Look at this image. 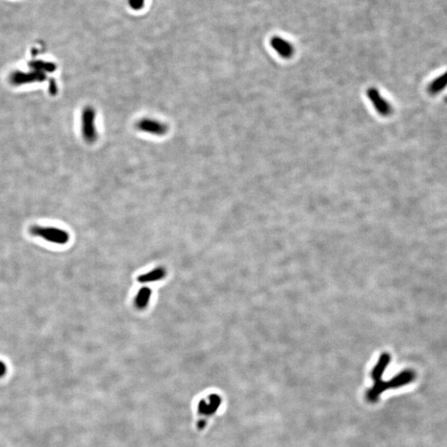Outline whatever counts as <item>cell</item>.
Wrapping results in <instances>:
<instances>
[{
	"label": "cell",
	"instance_id": "8fae6325",
	"mask_svg": "<svg viewBox=\"0 0 447 447\" xmlns=\"http://www.w3.org/2000/svg\"><path fill=\"white\" fill-rule=\"evenodd\" d=\"M129 5L134 11H139L144 7L146 0H127Z\"/></svg>",
	"mask_w": 447,
	"mask_h": 447
},
{
	"label": "cell",
	"instance_id": "8992f818",
	"mask_svg": "<svg viewBox=\"0 0 447 447\" xmlns=\"http://www.w3.org/2000/svg\"><path fill=\"white\" fill-rule=\"evenodd\" d=\"M270 44L275 52L283 58H290L293 55V46L285 39L279 37H272Z\"/></svg>",
	"mask_w": 447,
	"mask_h": 447
},
{
	"label": "cell",
	"instance_id": "7a4b0ae2",
	"mask_svg": "<svg viewBox=\"0 0 447 447\" xmlns=\"http://www.w3.org/2000/svg\"><path fill=\"white\" fill-rule=\"evenodd\" d=\"M96 112L91 106H87L81 115V133L84 140L88 143H95L98 134L96 130Z\"/></svg>",
	"mask_w": 447,
	"mask_h": 447
},
{
	"label": "cell",
	"instance_id": "52a82bcc",
	"mask_svg": "<svg viewBox=\"0 0 447 447\" xmlns=\"http://www.w3.org/2000/svg\"><path fill=\"white\" fill-rule=\"evenodd\" d=\"M44 75L41 72H17L12 74L10 80L13 84H22L44 80Z\"/></svg>",
	"mask_w": 447,
	"mask_h": 447
},
{
	"label": "cell",
	"instance_id": "30bf717a",
	"mask_svg": "<svg viewBox=\"0 0 447 447\" xmlns=\"http://www.w3.org/2000/svg\"><path fill=\"white\" fill-rule=\"evenodd\" d=\"M447 87V72L445 73L436 78V80L432 81L430 87L428 88V91L432 95L438 94L442 91L443 89H445Z\"/></svg>",
	"mask_w": 447,
	"mask_h": 447
},
{
	"label": "cell",
	"instance_id": "9c48e42d",
	"mask_svg": "<svg viewBox=\"0 0 447 447\" xmlns=\"http://www.w3.org/2000/svg\"><path fill=\"white\" fill-rule=\"evenodd\" d=\"M152 291L149 287H143L138 291L135 297V306L139 310L144 309L148 305L150 297H151Z\"/></svg>",
	"mask_w": 447,
	"mask_h": 447
},
{
	"label": "cell",
	"instance_id": "3957f363",
	"mask_svg": "<svg viewBox=\"0 0 447 447\" xmlns=\"http://www.w3.org/2000/svg\"><path fill=\"white\" fill-rule=\"evenodd\" d=\"M30 232L33 236L42 238L54 244H65L69 240V233L56 227L34 225L31 227Z\"/></svg>",
	"mask_w": 447,
	"mask_h": 447
},
{
	"label": "cell",
	"instance_id": "6da1fadb",
	"mask_svg": "<svg viewBox=\"0 0 447 447\" xmlns=\"http://www.w3.org/2000/svg\"><path fill=\"white\" fill-rule=\"evenodd\" d=\"M385 369L379 365H375L372 371L371 376L374 380V386L369 389L366 393V398L369 402L374 403L378 402L381 393L388 389H398L400 387L405 386L413 382L415 378V373L413 370H404L400 374L393 377L390 380H382V376L385 373Z\"/></svg>",
	"mask_w": 447,
	"mask_h": 447
},
{
	"label": "cell",
	"instance_id": "5b68a950",
	"mask_svg": "<svg viewBox=\"0 0 447 447\" xmlns=\"http://www.w3.org/2000/svg\"><path fill=\"white\" fill-rule=\"evenodd\" d=\"M368 99H370L371 104L374 106L375 111L382 115V116H389L392 113V106L386 99L382 97L380 92L374 87H370L368 89Z\"/></svg>",
	"mask_w": 447,
	"mask_h": 447
},
{
	"label": "cell",
	"instance_id": "277c9868",
	"mask_svg": "<svg viewBox=\"0 0 447 447\" xmlns=\"http://www.w3.org/2000/svg\"><path fill=\"white\" fill-rule=\"evenodd\" d=\"M136 129L140 132L155 136H163L168 132V126L157 119L143 118L136 123Z\"/></svg>",
	"mask_w": 447,
	"mask_h": 447
},
{
	"label": "cell",
	"instance_id": "ba28073f",
	"mask_svg": "<svg viewBox=\"0 0 447 447\" xmlns=\"http://www.w3.org/2000/svg\"><path fill=\"white\" fill-rule=\"evenodd\" d=\"M166 276V270L162 267L155 268L147 273H143L138 278V283H154L163 279Z\"/></svg>",
	"mask_w": 447,
	"mask_h": 447
},
{
	"label": "cell",
	"instance_id": "7c38bea8",
	"mask_svg": "<svg viewBox=\"0 0 447 447\" xmlns=\"http://www.w3.org/2000/svg\"><path fill=\"white\" fill-rule=\"evenodd\" d=\"M5 372V366L4 364L0 362V375H3Z\"/></svg>",
	"mask_w": 447,
	"mask_h": 447
}]
</instances>
